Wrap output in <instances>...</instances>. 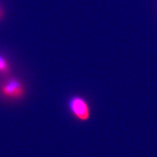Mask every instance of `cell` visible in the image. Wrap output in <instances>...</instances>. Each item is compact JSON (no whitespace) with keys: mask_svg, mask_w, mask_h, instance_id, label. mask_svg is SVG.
Instances as JSON below:
<instances>
[{"mask_svg":"<svg viewBox=\"0 0 157 157\" xmlns=\"http://www.w3.org/2000/svg\"><path fill=\"white\" fill-rule=\"evenodd\" d=\"M25 87L23 82L15 77H9L0 84V95L10 100H19L24 97Z\"/></svg>","mask_w":157,"mask_h":157,"instance_id":"obj_1","label":"cell"},{"mask_svg":"<svg viewBox=\"0 0 157 157\" xmlns=\"http://www.w3.org/2000/svg\"><path fill=\"white\" fill-rule=\"evenodd\" d=\"M70 112L78 120L86 121L90 117V109L86 100L80 96L71 97L68 102Z\"/></svg>","mask_w":157,"mask_h":157,"instance_id":"obj_2","label":"cell"},{"mask_svg":"<svg viewBox=\"0 0 157 157\" xmlns=\"http://www.w3.org/2000/svg\"><path fill=\"white\" fill-rule=\"evenodd\" d=\"M10 65L7 59L2 55H0V74L8 75L10 72Z\"/></svg>","mask_w":157,"mask_h":157,"instance_id":"obj_3","label":"cell"},{"mask_svg":"<svg viewBox=\"0 0 157 157\" xmlns=\"http://www.w3.org/2000/svg\"><path fill=\"white\" fill-rule=\"evenodd\" d=\"M2 16V10L1 7H0V18Z\"/></svg>","mask_w":157,"mask_h":157,"instance_id":"obj_4","label":"cell"}]
</instances>
